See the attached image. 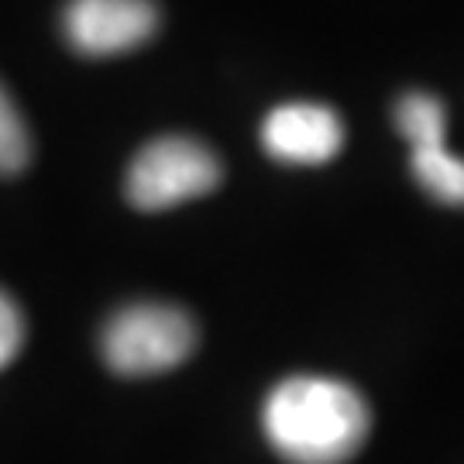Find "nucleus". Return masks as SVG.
Segmentation results:
<instances>
[{
	"mask_svg": "<svg viewBox=\"0 0 464 464\" xmlns=\"http://www.w3.org/2000/svg\"><path fill=\"white\" fill-rule=\"evenodd\" d=\"M262 149L282 166H324L344 149V121L327 103H279L262 121Z\"/></svg>",
	"mask_w": 464,
	"mask_h": 464,
	"instance_id": "39448f33",
	"label": "nucleus"
},
{
	"mask_svg": "<svg viewBox=\"0 0 464 464\" xmlns=\"http://www.w3.org/2000/svg\"><path fill=\"white\" fill-rule=\"evenodd\" d=\"M224 179L217 151L189 134H162L134 155L124 176V197L141 214L172 210L214 193Z\"/></svg>",
	"mask_w": 464,
	"mask_h": 464,
	"instance_id": "7ed1b4c3",
	"label": "nucleus"
},
{
	"mask_svg": "<svg viewBox=\"0 0 464 464\" xmlns=\"http://www.w3.org/2000/svg\"><path fill=\"white\" fill-rule=\"evenodd\" d=\"M410 169H413L416 183L437 203L464 207V159L448 151V141L410 149Z\"/></svg>",
	"mask_w": 464,
	"mask_h": 464,
	"instance_id": "423d86ee",
	"label": "nucleus"
},
{
	"mask_svg": "<svg viewBox=\"0 0 464 464\" xmlns=\"http://www.w3.org/2000/svg\"><path fill=\"white\" fill-rule=\"evenodd\" d=\"M24 344V316L7 293H0V368H7Z\"/></svg>",
	"mask_w": 464,
	"mask_h": 464,
	"instance_id": "1a4fd4ad",
	"label": "nucleus"
},
{
	"mask_svg": "<svg viewBox=\"0 0 464 464\" xmlns=\"http://www.w3.org/2000/svg\"><path fill=\"white\" fill-rule=\"evenodd\" d=\"M32 162V138L11 93L0 86V176H17Z\"/></svg>",
	"mask_w": 464,
	"mask_h": 464,
	"instance_id": "6e6552de",
	"label": "nucleus"
},
{
	"mask_svg": "<svg viewBox=\"0 0 464 464\" xmlns=\"http://www.w3.org/2000/svg\"><path fill=\"white\" fill-rule=\"evenodd\" d=\"M396 128L399 134L410 141V149H423V145H440L448 138V114L444 103L433 93H406L396 103Z\"/></svg>",
	"mask_w": 464,
	"mask_h": 464,
	"instance_id": "0eeeda50",
	"label": "nucleus"
},
{
	"mask_svg": "<svg viewBox=\"0 0 464 464\" xmlns=\"http://www.w3.org/2000/svg\"><path fill=\"white\" fill-rule=\"evenodd\" d=\"M155 0H69L63 14V34L69 49L107 59L145 45L159 32Z\"/></svg>",
	"mask_w": 464,
	"mask_h": 464,
	"instance_id": "20e7f679",
	"label": "nucleus"
},
{
	"mask_svg": "<svg viewBox=\"0 0 464 464\" xmlns=\"http://www.w3.org/2000/svg\"><path fill=\"white\" fill-rule=\"evenodd\" d=\"M262 430L285 464H348L368 440L372 413L348 382L289 375L266 396Z\"/></svg>",
	"mask_w": 464,
	"mask_h": 464,
	"instance_id": "f257e3e1",
	"label": "nucleus"
},
{
	"mask_svg": "<svg viewBox=\"0 0 464 464\" xmlns=\"http://www.w3.org/2000/svg\"><path fill=\"white\" fill-rule=\"evenodd\" d=\"M197 348L193 316L172 303H128L100 331L103 365L121 379H149L183 365Z\"/></svg>",
	"mask_w": 464,
	"mask_h": 464,
	"instance_id": "f03ea898",
	"label": "nucleus"
}]
</instances>
